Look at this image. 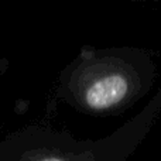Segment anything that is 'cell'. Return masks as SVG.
I'll use <instances>...</instances> for the list:
<instances>
[{
	"label": "cell",
	"mask_w": 161,
	"mask_h": 161,
	"mask_svg": "<svg viewBox=\"0 0 161 161\" xmlns=\"http://www.w3.org/2000/svg\"><path fill=\"white\" fill-rule=\"evenodd\" d=\"M136 88V79L127 65L116 59H102L75 76V92L79 100L92 110L103 112L126 102Z\"/></svg>",
	"instance_id": "obj_1"
},
{
	"label": "cell",
	"mask_w": 161,
	"mask_h": 161,
	"mask_svg": "<svg viewBox=\"0 0 161 161\" xmlns=\"http://www.w3.org/2000/svg\"><path fill=\"white\" fill-rule=\"evenodd\" d=\"M38 161H65V160L59 158V157H54V156H51V157H44V158H41V160H38Z\"/></svg>",
	"instance_id": "obj_2"
}]
</instances>
